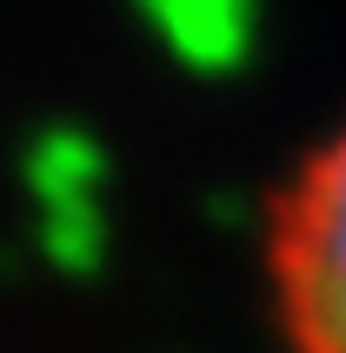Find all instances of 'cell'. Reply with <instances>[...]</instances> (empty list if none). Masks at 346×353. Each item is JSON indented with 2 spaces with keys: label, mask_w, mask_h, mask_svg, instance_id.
I'll return each mask as SVG.
<instances>
[{
  "label": "cell",
  "mask_w": 346,
  "mask_h": 353,
  "mask_svg": "<svg viewBox=\"0 0 346 353\" xmlns=\"http://www.w3.org/2000/svg\"><path fill=\"white\" fill-rule=\"evenodd\" d=\"M267 274L293 353H346V127L273 194Z\"/></svg>",
  "instance_id": "cell-1"
}]
</instances>
